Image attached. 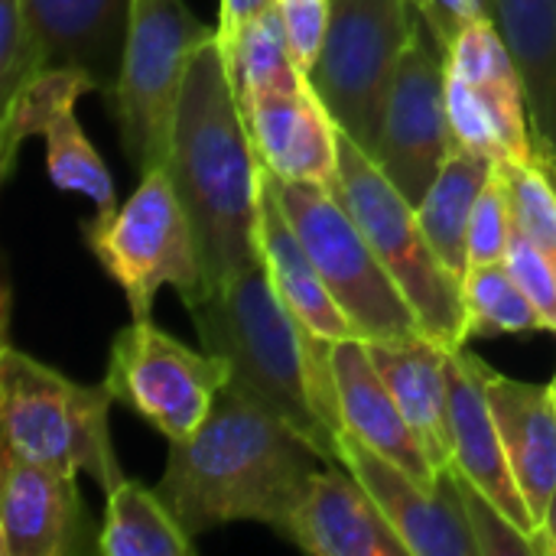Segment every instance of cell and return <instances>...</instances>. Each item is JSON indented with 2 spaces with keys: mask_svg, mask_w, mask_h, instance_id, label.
Returning a JSON list of instances; mask_svg holds the SVG:
<instances>
[{
  "mask_svg": "<svg viewBox=\"0 0 556 556\" xmlns=\"http://www.w3.org/2000/svg\"><path fill=\"white\" fill-rule=\"evenodd\" d=\"M319 466V453L287 420L228 381L205 424L169 443L156 492L192 541L235 521L283 538Z\"/></svg>",
  "mask_w": 556,
  "mask_h": 556,
  "instance_id": "cell-1",
  "label": "cell"
},
{
  "mask_svg": "<svg viewBox=\"0 0 556 556\" xmlns=\"http://www.w3.org/2000/svg\"><path fill=\"white\" fill-rule=\"evenodd\" d=\"M205 352L228 362L231 381L287 420L326 466L339 453L342 414L332 381V342L306 329L277 296L264 261L182 300Z\"/></svg>",
  "mask_w": 556,
  "mask_h": 556,
  "instance_id": "cell-2",
  "label": "cell"
},
{
  "mask_svg": "<svg viewBox=\"0 0 556 556\" xmlns=\"http://www.w3.org/2000/svg\"><path fill=\"white\" fill-rule=\"evenodd\" d=\"M163 169L195 228L205 287H218L261 261V160L218 39L186 72Z\"/></svg>",
  "mask_w": 556,
  "mask_h": 556,
  "instance_id": "cell-3",
  "label": "cell"
},
{
  "mask_svg": "<svg viewBox=\"0 0 556 556\" xmlns=\"http://www.w3.org/2000/svg\"><path fill=\"white\" fill-rule=\"evenodd\" d=\"M108 384H78L62 371L29 358L10 342L0 352V433L3 450L52 466L85 472L108 495L127 476L111 443Z\"/></svg>",
  "mask_w": 556,
  "mask_h": 556,
  "instance_id": "cell-4",
  "label": "cell"
},
{
  "mask_svg": "<svg viewBox=\"0 0 556 556\" xmlns=\"http://www.w3.org/2000/svg\"><path fill=\"white\" fill-rule=\"evenodd\" d=\"M339 199L365 231L378 261L414 306L424 336L446 349L469 345L463 280L440 261L417 205L388 179L375 156L349 134H339Z\"/></svg>",
  "mask_w": 556,
  "mask_h": 556,
  "instance_id": "cell-5",
  "label": "cell"
},
{
  "mask_svg": "<svg viewBox=\"0 0 556 556\" xmlns=\"http://www.w3.org/2000/svg\"><path fill=\"white\" fill-rule=\"evenodd\" d=\"M218 39L186 0H130L121 75L108 98L124 156L143 173L163 166L176 101L192 59Z\"/></svg>",
  "mask_w": 556,
  "mask_h": 556,
  "instance_id": "cell-6",
  "label": "cell"
},
{
  "mask_svg": "<svg viewBox=\"0 0 556 556\" xmlns=\"http://www.w3.org/2000/svg\"><path fill=\"white\" fill-rule=\"evenodd\" d=\"M81 238L101 270L124 290L130 319H150L163 287H173L179 300L205 287L195 228L163 166L143 173L124 205L94 212L81 225Z\"/></svg>",
  "mask_w": 556,
  "mask_h": 556,
  "instance_id": "cell-7",
  "label": "cell"
},
{
  "mask_svg": "<svg viewBox=\"0 0 556 556\" xmlns=\"http://www.w3.org/2000/svg\"><path fill=\"white\" fill-rule=\"evenodd\" d=\"M264 173L332 300L342 306L362 339L420 336L424 329L414 306L378 261L339 192L316 182H287L270 169Z\"/></svg>",
  "mask_w": 556,
  "mask_h": 556,
  "instance_id": "cell-8",
  "label": "cell"
},
{
  "mask_svg": "<svg viewBox=\"0 0 556 556\" xmlns=\"http://www.w3.org/2000/svg\"><path fill=\"white\" fill-rule=\"evenodd\" d=\"M407 0H332V20L309 85L342 134L375 153L397 65L417 36Z\"/></svg>",
  "mask_w": 556,
  "mask_h": 556,
  "instance_id": "cell-9",
  "label": "cell"
},
{
  "mask_svg": "<svg viewBox=\"0 0 556 556\" xmlns=\"http://www.w3.org/2000/svg\"><path fill=\"white\" fill-rule=\"evenodd\" d=\"M231 368L215 352L189 349L150 319H130L114 342L104 384L169 443L189 440L212 414Z\"/></svg>",
  "mask_w": 556,
  "mask_h": 556,
  "instance_id": "cell-10",
  "label": "cell"
},
{
  "mask_svg": "<svg viewBox=\"0 0 556 556\" xmlns=\"http://www.w3.org/2000/svg\"><path fill=\"white\" fill-rule=\"evenodd\" d=\"M446 108L456 140L498 166L544 160L521 68L492 16L466 26L453 42L446 55Z\"/></svg>",
  "mask_w": 556,
  "mask_h": 556,
  "instance_id": "cell-11",
  "label": "cell"
},
{
  "mask_svg": "<svg viewBox=\"0 0 556 556\" xmlns=\"http://www.w3.org/2000/svg\"><path fill=\"white\" fill-rule=\"evenodd\" d=\"M98 91L94 78L81 68L52 65L29 78L7 104H0V173L3 179L16 166L20 143L26 137H42L46 143V176L62 192L85 195L94 212L117 208L114 179L88 143L81 124L75 121V104Z\"/></svg>",
  "mask_w": 556,
  "mask_h": 556,
  "instance_id": "cell-12",
  "label": "cell"
},
{
  "mask_svg": "<svg viewBox=\"0 0 556 556\" xmlns=\"http://www.w3.org/2000/svg\"><path fill=\"white\" fill-rule=\"evenodd\" d=\"M417 29L410 39L384 111L375 163L417 205L440 176L450 153L459 147L446 108V59Z\"/></svg>",
  "mask_w": 556,
  "mask_h": 556,
  "instance_id": "cell-13",
  "label": "cell"
},
{
  "mask_svg": "<svg viewBox=\"0 0 556 556\" xmlns=\"http://www.w3.org/2000/svg\"><path fill=\"white\" fill-rule=\"evenodd\" d=\"M339 453L371 492L410 556H479L453 466L440 472L437 489H427L349 430L339 433Z\"/></svg>",
  "mask_w": 556,
  "mask_h": 556,
  "instance_id": "cell-14",
  "label": "cell"
},
{
  "mask_svg": "<svg viewBox=\"0 0 556 556\" xmlns=\"http://www.w3.org/2000/svg\"><path fill=\"white\" fill-rule=\"evenodd\" d=\"M78 476L0 453V554L75 556L98 551Z\"/></svg>",
  "mask_w": 556,
  "mask_h": 556,
  "instance_id": "cell-15",
  "label": "cell"
},
{
  "mask_svg": "<svg viewBox=\"0 0 556 556\" xmlns=\"http://www.w3.org/2000/svg\"><path fill=\"white\" fill-rule=\"evenodd\" d=\"M254 153L264 169L287 182L339 189V124L309 85L267 88L241 104Z\"/></svg>",
  "mask_w": 556,
  "mask_h": 556,
  "instance_id": "cell-16",
  "label": "cell"
},
{
  "mask_svg": "<svg viewBox=\"0 0 556 556\" xmlns=\"http://www.w3.org/2000/svg\"><path fill=\"white\" fill-rule=\"evenodd\" d=\"M450 427H453V469L466 476L495 508H502L521 531L534 538V518L515 482L502 430L489 401V365L466 345L450 349Z\"/></svg>",
  "mask_w": 556,
  "mask_h": 556,
  "instance_id": "cell-17",
  "label": "cell"
},
{
  "mask_svg": "<svg viewBox=\"0 0 556 556\" xmlns=\"http://www.w3.org/2000/svg\"><path fill=\"white\" fill-rule=\"evenodd\" d=\"M283 538L313 556H410L349 466H319Z\"/></svg>",
  "mask_w": 556,
  "mask_h": 556,
  "instance_id": "cell-18",
  "label": "cell"
},
{
  "mask_svg": "<svg viewBox=\"0 0 556 556\" xmlns=\"http://www.w3.org/2000/svg\"><path fill=\"white\" fill-rule=\"evenodd\" d=\"M332 381H336L342 427L352 437H358L365 446H371L375 453L410 472L420 485L437 489L440 469L433 466L420 437L407 424L397 397L381 378L368 352V339L332 342Z\"/></svg>",
  "mask_w": 556,
  "mask_h": 556,
  "instance_id": "cell-19",
  "label": "cell"
},
{
  "mask_svg": "<svg viewBox=\"0 0 556 556\" xmlns=\"http://www.w3.org/2000/svg\"><path fill=\"white\" fill-rule=\"evenodd\" d=\"M489 401L505 440L515 482L541 528L556 492V394L554 381L528 384L489 368Z\"/></svg>",
  "mask_w": 556,
  "mask_h": 556,
  "instance_id": "cell-20",
  "label": "cell"
},
{
  "mask_svg": "<svg viewBox=\"0 0 556 556\" xmlns=\"http://www.w3.org/2000/svg\"><path fill=\"white\" fill-rule=\"evenodd\" d=\"M26 13L46 68L88 72L108 101L121 75L130 0H26Z\"/></svg>",
  "mask_w": 556,
  "mask_h": 556,
  "instance_id": "cell-21",
  "label": "cell"
},
{
  "mask_svg": "<svg viewBox=\"0 0 556 556\" xmlns=\"http://www.w3.org/2000/svg\"><path fill=\"white\" fill-rule=\"evenodd\" d=\"M368 352L397 397L407 424L420 437L433 466L443 472L453 466V427H450V349L430 336L368 339Z\"/></svg>",
  "mask_w": 556,
  "mask_h": 556,
  "instance_id": "cell-22",
  "label": "cell"
},
{
  "mask_svg": "<svg viewBox=\"0 0 556 556\" xmlns=\"http://www.w3.org/2000/svg\"><path fill=\"white\" fill-rule=\"evenodd\" d=\"M257 248L261 261L270 274V283L277 296L287 303V309L316 336L326 342L342 339H362V332L352 326V319L342 313V306L332 300L323 274L316 270L313 257L306 254L300 235L293 231L287 212L280 208L267 173L261 166V212H257Z\"/></svg>",
  "mask_w": 556,
  "mask_h": 556,
  "instance_id": "cell-23",
  "label": "cell"
},
{
  "mask_svg": "<svg viewBox=\"0 0 556 556\" xmlns=\"http://www.w3.org/2000/svg\"><path fill=\"white\" fill-rule=\"evenodd\" d=\"M492 20L521 68L531 127L556 176V0H489Z\"/></svg>",
  "mask_w": 556,
  "mask_h": 556,
  "instance_id": "cell-24",
  "label": "cell"
},
{
  "mask_svg": "<svg viewBox=\"0 0 556 556\" xmlns=\"http://www.w3.org/2000/svg\"><path fill=\"white\" fill-rule=\"evenodd\" d=\"M495 169V160L459 143L443 163L433 186L427 189V195L417 202L424 235L459 280L469 274V222Z\"/></svg>",
  "mask_w": 556,
  "mask_h": 556,
  "instance_id": "cell-25",
  "label": "cell"
},
{
  "mask_svg": "<svg viewBox=\"0 0 556 556\" xmlns=\"http://www.w3.org/2000/svg\"><path fill=\"white\" fill-rule=\"evenodd\" d=\"M108 498L104 525L98 528L101 556H189L192 538L166 508L156 489L124 479Z\"/></svg>",
  "mask_w": 556,
  "mask_h": 556,
  "instance_id": "cell-26",
  "label": "cell"
},
{
  "mask_svg": "<svg viewBox=\"0 0 556 556\" xmlns=\"http://www.w3.org/2000/svg\"><path fill=\"white\" fill-rule=\"evenodd\" d=\"M218 46L225 55L231 88L238 94V104L251 101L254 94L267 88H283V85H296L300 78H306V72L293 62L277 3L264 10L261 16L241 23L235 33L218 36Z\"/></svg>",
  "mask_w": 556,
  "mask_h": 556,
  "instance_id": "cell-27",
  "label": "cell"
},
{
  "mask_svg": "<svg viewBox=\"0 0 556 556\" xmlns=\"http://www.w3.org/2000/svg\"><path fill=\"white\" fill-rule=\"evenodd\" d=\"M463 303L469 339L544 332V323L505 264L469 267L463 277Z\"/></svg>",
  "mask_w": 556,
  "mask_h": 556,
  "instance_id": "cell-28",
  "label": "cell"
},
{
  "mask_svg": "<svg viewBox=\"0 0 556 556\" xmlns=\"http://www.w3.org/2000/svg\"><path fill=\"white\" fill-rule=\"evenodd\" d=\"M518 228L538 244L556 274V176L544 160L505 166Z\"/></svg>",
  "mask_w": 556,
  "mask_h": 556,
  "instance_id": "cell-29",
  "label": "cell"
},
{
  "mask_svg": "<svg viewBox=\"0 0 556 556\" xmlns=\"http://www.w3.org/2000/svg\"><path fill=\"white\" fill-rule=\"evenodd\" d=\"M515 235V208L505 166H498L469 222V267L505 264Z\"/></svg>",
  "mask_w": 556,
  "mask_h": 556,
  "instance_id": "cell-30",
  "label": "cell"
},
{
  "mask_svg": "<svg viewBox=\"0 0 556 556\" xmlns=\"http://www.w3.org/2000/svg\"><path fill=\"white\" fill-rule=\"evenodd\" d=\"M46 68L26 0H0V104Z\"/></svg>",
  "mask_w": 556,
  "mask_h": 556,
  "instance_id": "cell-31",
  "label": "cell"
},
{
  "mask_svg": "<svg viewBox=\"0 0 556 556\" xmlns=\"http://www.w3.org/2000/svg\"><path fill=\"white\" fill-rule=\"evenodd\" d=\"M456 479H459V492H463V505H466L472 538L479 544V556H538L534 554V538L528 531H521L502 508H495L466 476L456 472Z\"/></svg>",
  "mask_w": 556,
  "mask_h": 556,
  "instance_id": "cell-32",
  "label": "cell"
},
{
  "mask_svg": "<svg viewBox=\"0 0 556 556\" xmlns=\"http://www.w3.org/2000/svg\"><path fill=\"white\" fill-rule=\"evenodd\" d=\"M505 267L511 270V277L518 280V287L525 290V296L531 300V306L538 309L544 332H556V274L547 264V257L538 251V244L518 228L515 222V235L508 244V257Z\"/></svg>",
  "mask_w": 556,
  "mask_h": 556,
  "instance_id": "cell-33",
  "label": "cell"
},
{
  "mask_svg": "<svg viewBox=\"0 0 556 556\" xmlns=\"http://www.w3.org/2000/svg\"><path fill=\"white\" fill-rule=\"evenodd\" d=\"M277 10H280L283 29H287L293 62L303 72H309L316 65L319 49L329 33L332 0H277Z\"/></svg>",
  "mask_w": 556,
  "mask_h": 556,
  "instance_id": "cell-34",
  "label": "cell"
},
{
  "mask_svg": "<svg viewBox=\"0 0 556 556\" xmlns=\"http://www.w3.org/2000/svg\"><path fill=\"white\" fill-rule=\"evenodd\" d=\"M407 3L420 16L427 36L433 39V46L440 49L443 59L450 55L453 42L459 39V33L466 26L492 16V3L489 0H407Z\"/></svg>",
  "mask_w": 556,
  "mask_h": 556,
  "instance_id": "cell-35",
  "label": "cell"
},
{
  "mask_svg": "<svg viewBox=\"0 0 556 556\" xmlns=\"http://www.w3.org/2000/svg\"><path fill=\"white\" fill-rule=\"evenodd\" d=\"M277 0H222V13H218V36L235 33L241 23L261 16L264 10H270Z\"/></svg>",
  "mask_w": 556,
  "mask_h": 556,
  "instance_id": "cell-36",
  "label": "cell"
},
{
  "mask_svg": "<svg viewBox=\"0 0 556 556\" xmlns=\"http://www.w3.org/2000/svg\"><path fill=\"white\" fill-rule=\"evenodd\" d=\"M534 554L538 556H556V492L551 498V508L541 521V528L534 531Z\"/></svg>",
  "mask_w": 556,
  "mask_h": 556,
  "instance_id": "cell-37",
  "label": "cell"
},
{
  "mask_svg": "<svg viewBox=\"0 0 556 556\" xmlns=\"http://www.w3.org/2000/svg\"><path fill=\"white\" fill-rule=\"evenodd\" d=\"M551 381H554V394H556V371H554V378H551Z\"/></svg>",
  "mask_w": 556,
  "mask_h": 556,
  "instance_id": "cell-38",
  "label": "cell"
}]
</instances>
